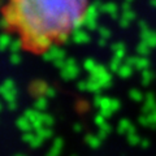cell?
I'll return each instance as SVG.
<instances>
[{
  "label": "cell",
  "mask_w": 156,
  "mask_h": 156,
  "mask_svg": "<svg viewBox=\"0 0 156 156\" xmlns=\"http://www.w3.org/2000/svg\"><path fill=\"white\" fill-rule=\"evenodd\" d=\"M89 13L90 0H4L0 20L23 52L43 56L64 46Z\"/></svg>",
  "instance_id": "6da1fadb"
}]
</instances>
